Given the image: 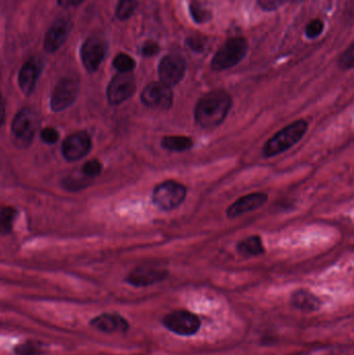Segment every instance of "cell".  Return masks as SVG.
Masks as SVG:
<instances>
[{
  "label": "cell",
  "instance_id": "1",
  "mask_svg": "<svg viewBox=\"0 0 354 355\" xmlns=\"http://www.w3.org/2000/svg\"><path fill=\"white\" fill-rule=\"evenodd\" d=\"M232 108V98L222 90L209 92L202 96L194 108V120L204 129L220 126Z\"/></svg>",
  "mask_w": 354,
  "mask_h": 355
},
{
  "label": "cell",
  "instance_id": "2",
  "mask_svg": "<svg viewBox=\"0 0 354 355\" xmlns=\"http://www.w3.org/2000/svg\"><path fill=\"white\" fill-rule=\"evenodd\" d=\"M308 128V122L304 120L296 121L288 125L285 128L278 131L265 143L262 150L263 155L266 158H270L284 153L295 145L304 136Z\"/></svg>",
  "mask_w": 354,
  "mask_h": 355
},
{
  "label": "cell",
  "instance_id": "3",
  "mask_svg": "<svg viewBox=\"0 0 354 355\" xmlns=\"http://www.w3.org/2000/svg\"><path fill=\"white\" fill-rule=\"evenodd\" d=\"M249 44L243 38H233L214 55L211 61V68L216 71H224L240 63L247 53Z\"/></svg>",
  "mask_w": 354,
  "mask_h": 355
},
{
  "label": "cell",
  "instance_id": "4",
  "mask_svg": "<svg viewBox=\"0 0 354 355\" xmlns=\"http://www.w3.org/2000/svg\"><path fill=\"white\" fill-rule=\"evenodd\" d=\"M187 190L183 184L167 180L155 187L153 203L163 211H171L179 207L186 199Z\"/></svg>",
  "mask_w": 354,
  "mask_h": 355
},
{
  "label": "cell",
  "instance_id": "5",
  "mask_svg": "<svg viewBox=\"0 0 354 355\" xmlns=\"http://www.w3.org/2000/svg\"><path fill=\"white\" fill-rule=\"evenodd\" d=\"M163 324L169 332L182 336H194L200 328V318L184 310L167 314L163 319Z\"/></svg>",
  "mask_w": 354,
  "mask_h": 355
},
{
  "label": "cell",
  "instance_id": "6",
  "mask_svg": "<svg viewBox=\"0 0 354 355\" xmlns=\"http://www.w3.org/2000/svg\"><path fill=\"white\" fill-rule=\"evenodd\" d=\"M141 101L145 105L154 110H169L173 105V91L171 86L163 82H151L141 93Z\"/></svg>",
  "mask_w": 354,
  "mask_h": 355
},
{
  "label": "cell",
  "instance_id": "7",
  "mask_svg": "<svg viewBox=\"0 0 354 355\" xmlns=\"http://www.w3.org/2000/svg\"><path fill=\"white\" fill-rule=\"evenodd\" d=\"M38 118L32 110H22L18 112L12 125V133L16 143L20 147H28L34 139Z\"/></svg>",
  "mask_w": 354,
  "mask_h": 355
},
{
  "label": "cell",
  "instance_id": "8",
  "mask_svg": "<svg viewBox=\"0 0 354 355\" xmlns=\"http://www.w3.org/2000/svg\"><path fill=\"white\" fill-rule=\"evenodd\" d=\"M186 72V61L177 54L165 55L158 65L160 81L169 86H174L183 79Z\"/></svg>",
  "mask_w": 354,
  "mask_h": 355
},
{
  "label": "cell",
  "instance_id": "9",
  "mask_svg": "<svg viewBox=\"0 0 354 355\" xmlns=\"http://www.w3.org/2000/svg\"><path fill=\"white\" fill-rule=\"evenodd\" d=\"M136 91L135 78L130 73H120L110 81L107 88L108 101L118 105L132 97Z\"/></svg>",
  "mask_w": 354,
  "mask_h": 355
},
{
  "label": "cell",
  "instance_id": "10",
  "mask_svg": "<svg viewBox=\"0 0 354 355\" xmlns=\"http://www.w3.org/2000/svg\"><path fill=\"white\" fill-rule=\"evenodd\" d=\"M169 272L153 265H141L133 270L127 276L126 281L131 286L147 287L167 280Z\"/></svg>",
  "mask_w": 354,
  "mask_h": 355
},
{
  "label": "cell",
  "instance_id": "11",
  "mask_svg": "<svg viewBox=\"0 0 354 355\" xmlns=\"http://www.w3.org/2000/svg\"><path fill=\"white\" fill-rule=\"evenodd\" d=\"M79 91V82L71 78L61 80L53 90L51 108L54 112H61L76 100Z\"/></svg>",
  "mask_w": 354,
  "mask_h": 355
},
{
  "label": "cell",
  "instance_id": "12",
  "mask_svg": "<svg viewBox=\"0 0 354 355\" xmlns=\"http://www.w3.org/2000/svg\"><path fill=\"white\" fill-rule=\"evenodd\" d=\"M107 43L101 37L87 39L81 48V59L87 71L94 72L99 68L105 57Z\"/></svg>",
  "mask_w": 354,
  "mask_h": 355
},
{
  "label": "cell",
  "instance_id": "13",
  "mask_svg": "<svg viewBox=\"0 0 354 355\" xmlns=\"http://www.w3.org/2000/svg\"><path fill=\"white\" fill-rule=\"evenodd\" d=\"M92 148V139L90 135L85 131L73 133L69 135L63 141V156L69 161H76L85 157Z\"/></svg>",
  "mask_w": 354,
  "mask_h": 355
},
{
  "label": "cell",
  "instance_id": "14",
  "mask_svg": "<svg viewBox=\"0 0 354 355\" xmlns=\"http://www.w3.org/2000/svg\"><path fill=\"white\" fill-rule=\"evenodd\" d=\"M90 326L103 334H125L130 325L128 320L118 313H102L90 321Z\"/></svg>",
  "mask_w": 354,
  "mask_h": 355
},
{
  "label": "cell",
  "instance_id": "15",
  "mask_svg": "<svg viewBox=\"0 0 354 355\" xmlns=\"http://www.w3.org/2000/svg\"><path fill=\"white\" fill-rule=\"evenodd\" d=\"M267 194L263 192H255L238 199L232 206L229 207L227 215L229 219H235L244 213L251 212L263 206L267 202Z\"/></svg>",
  "mask_w": 354,
  "mask_h": 355
},
{
  "label": "cell",
  "instance_id": "16",
  "mask_svg": "<svg viewBox=\"0 0 354 355\" xmlns=\"http://www.w3.org/2000/svg\"><path fill=\"white\" fill-rule=\"evenodd\" d=\"M70 23L67 20H57L47 32L45 36L44 48L48 52H54L59 47L63 46V43L69 36Z\"/></svg>",
  "mask_w": 354,
  "mask_h": 355
},
{
  "label": "cell",
  "instance_id": "17",
  "mask_svg": "<svg viewBox=\"0 0 354 355\" xmlns=\"http://www.w3.org/2000/svg\"><path fill=\"white\" fill-rule=\"evenodd\" d=\"M39 67L36 61H30L24 63L20 70L19 85L25 95H30L34 91L39 77Z\"/></svg>",
  "mask_w": 354,
  "mask_h": 355
},
{
  "label": "cell",
  "instance_id": "18",
  "mask_svg": "<svg viewBox=\"0 0 354 355\" xmlns=\"http://www.w3.org/2000/svg\"><path fill=\"white\" fill-rule=\"evenodd\" d=\"M291 303L294 307L304 312H316L320 310V299L306 290H298L292 294Z\"/></svg>",
  "mask_w": 354,
  "mask_h": 355
},
{
  "label": "cell",
  "instance_id": "19",
  "mask_svg": "<svg viewBox=\"0 0 354 355\" xmlns=\"http://www.w3.org/2000/svg\"><path fill=\"white\" fill-rule=\"evenodd\" d=\"M239 254L244 256H257L265 252L262 239L259 236H251L239 242L237 245Z\"/></svg>",
  "mask_w": 354,
  "mask_h": 355
},
{
  "label": "cell",
  "instance_id": "20",
  "mask_svg": "<svg viewBox=\"0 0 354 355\" xmlns=\"http://www.w3.org/2000/svg\"><path fill=\"white\" fill-rule=\"evenodd\" d=\"M161 145L165 149L171 152H184L194 147V141L188 136H165Z\"/></svg>",
  "mask_w": 354,
  "mask_h": 355
},
{
  "label": "cell",
  "instance_id": "21",
  "mask_svg": "<svg viewBox=\"0 0 354 355\" xmlns=\"http://www.w3.org/2000/svg\"><path fill=\"white\" fill-rule=\"evenodd\" d=\"M13 351L16 355H42L44 353L42 343L34 340H28L15 345Z\"/></svg>",
  "mask_w": 354,
  "mask_h": 355
},
{
  "label": "cell",
  "instance_id": "22",
  "mask_svg": "<svg viewBox=\"0 0 354 355\" xmlns=\"http://www.w3.org/2000/svg\"><path fill=\"white\" fill-rule=\"evenodd\" d=\"M17 211L12 207H7L0 211V234H9L13 227Z\"/></svg>",
  "mask_w": 354,
  "mask_h": 355
},
{
  "label": "cell",
  "instance_id": "23",
  "mask_svg": "<svg viewBox=\"0 0 354 355\" xmlns=\"http://www.w3.org/2000/svg\"><path fill=\"white\" fill-rule=\"evenodd\" d=\"M137 8L136 0H120L116 6V16L120 20L130 18Z\"/></svg>",
  "mask_w": 354,
  "mask_h": 355
},
{
  "label": "cell",
  "instance_id": "24",
  "mask_svg": "<svg viewBox=\"0 0 354 355\" xmlns=\"http://www.w3.org/2000/svg\"><path fill=\"white\" fill-rule=\"evenodd\" d=\"M114 67L120 73H130L135 68V61L125 53H120L114 59Z\"/></svg>",
  "mask_w": 354,
  "mask_h": 355
},
{
  "label": "cell",
  "instance_id": "25",
  "mask_svg": "<svg viewBox=\"0 0 354 355\" xmlns=\"http://www.w3.org/2000/svg\"><path fill=\"white\" fill-rule=\"evenodd\" d=\"M101 168V163L98 160H90L83 166V174L87 179H92L99 176Z\"/></svg>",
  "mask_w": 354,
  "mask_h": 355
},
{
  "label": "cell",
  "instance_id": "26",
  "mask_svg": "<svg viewBox=\"0 0 354 355\" xmlns=\"http://www.w3.org/2000/svg\"><path fill=\"white\" fill-rule=\"evenodd\" d=\"M290 1H293V0H258L262 10L267 12L275 11Z\"/></svg>",
  "mask_w": 354,
  "mask_h": 355
},
{
  "label": "cell",
  "instance_id": "27",
  "mask_svg": "<svg viewBox=\"0 0 354 355\" xmlns=\"http://www.w3.org/2000/svg\"><path fill=\"white\" fill-rule=\"evenodd\" d=\"M323 28H324V24L321 20H313L310 23L308 24L306 28V34L309 39H315L317 37L320 36L322 34Z\"/></svg>",
  "mask_w": 354,
  "mask_h": 355
},
{
  "label": "cell",
  "instance_id": "28",
  "mask_svg": "<svg viewBox=\"0 0 354 355\" xmlns=\"http://www.w3.org/2000/svg\"><path fill=\"white\" fill-rule=\"evenodd\" d=\"M190 12H191L192 17L194 18L196 22L202 23V22H206L207 20L210 19V13L206 11V10L200 9V7L196 6H191L190 7Z\"/></svg>",
  "mask_w": 354,
  "mask_h": 355
},
{
  "label": "cell",
  "instance_id": "29",
  "mask_svg": "<svg viewBox=\"0 0 354 355\" xmlns=\"http://www.w3.org/2000/svg\"><path fill=\"white\" fill-rule=\"evenodd\" d=\"M159 51H160V47H159L156 42H153V41H148V42L145 43L140 49L141 54L147 57H154Z\"/></svg>",
  "mask_w": 354,
  "mask_h": 355
},
{
  "label": "cell",
  "instance_id": "30",
  "mask_svg": "<svg viewBox=\"0 0 354 355\" xmlns=\"http://www.w3.org/2000/svg\"><path fill=\"white\" fill-rule=\"evenodd\" d=\"M353 46H351L342 55L341 59H340V65H341L343 69H351V68L353 67Z\"/></svg>",
  "mask_w": 354,
  "mask_h": 355
},
{
  "label": "cell",
  "instance_id": "31",
  "mask_svg": "<svg viewBox=\"0 0 354 355\" xmlns=\"http://www.w3.org/2000/svg\"><path fill=\"white\" fill-rule=\"evenodd\" d=\"M41 137H42L43 141L46 143H56L57 139H59V132L55 130L54 128H45L44 130L41 133Z\"/></svg>",
  "mask_w": 354,
  "mask_h": 355
},
{
  "label": "cell",
  "instance_id": "32",
  "mask_svg": "<svg viewBox=\"0 0 354 355\" xmlns=\"http://www.w3.org/2000/svg\"><path fill=\"white\" fill-rule=\"evenodd\" d=\"M83 1H85V0H57L59 5L65 8L77 7V6L83 3Z\"/></svg>",
  "mask_w": 354,
  "mask_h": 355
},
{
  "label": "cell",
  "instance_id": "33",
  "mask_svg": "<svg viewBox=\"0 0 354 355\" xmlns=\"http://www.w3.org/2000/svg\"><path fill=\"white\" fill-rule=\"evenodd\" d=\"M5 105H3V98L0 95V126L5 122Z\"/></svg>",
  "mask_w": 354,
  "mask_h": 355
}]
</instances>
